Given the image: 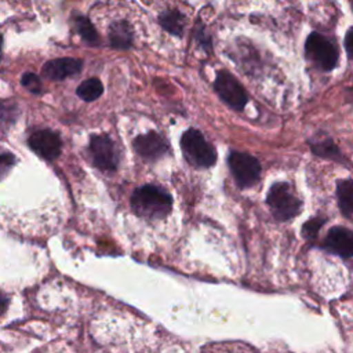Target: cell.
I'll list each match as a JSON object with an SVG mask.
<instances>
[{
    "mask_svg": "<svg viewBox=\"0 0 353 353\" xmlns=\"http://www.w3.org/2000/svg\"><path fill=\"white\" fill-rule=\"evenodd\" d=\"M132 145L135 152L148 161H154L168 152L167 141L156 131L138 135Z\"/></svg>",
    "mask_w": 353,
    "mask_h": 353,
    "instance_id": "9c48e42d",
    "label": "cell"
},
{
    "mask_svg": "<svg viewBox=\"0 0 353 353\" xmlns=\"http://www.w3.org/2000/svg\"><path fill=\"white\" fill-rule=\"evenodd\" d=\"M159 22L164 30H167L171 34L181 36L183 32L185 25V17L178 10H168L160 14Z\"/></svg>",
    "mask_w": 353,
    "mask_h": 353,
    "instance_id": "5bb4252c",
    "label": "cell"
},
{
    "mask_svg": "<svg viewBox=\"0 0 353 353\" xmlns=\"http://www.w3.org/2000/svg\"><path fill=\"white\" fill-rule=\"evenodd\" d=\"M266 200L272 214L279 221L291 219L301 211L302 205L301 200L287 182L273 183L269 189Z\"/></svg>",
    "mask_w": 353,
    "mask_h": 353,
    "instance_id": "3957f363",
    "label": "cell"
},
{
    "mask_svg": "<svg viewBox=\"0 0 353 353\" xmlns=\"http://www.w3.org/2000/svg\"><path fill=\"white\" fill-rule=\"evenodd\" d=\"M181 148L185 159L194 167L208 168L215 164L216 153L204 135L194 128H189L181 138Z\"/></svg>",
    "mask_w": 353,
    "mask_h": 353,
    "instance_id": "7a4b0ae2",
    "label": "cell"
},
{
    "mask_svg": "<svg viewBox=\"0 0 353 353\" xmlns=\"http://www.w3.org/2000/svg\"><path fill=\"white\" fill-rule=\"evenodd\" d=\"M1 44H3V37L0 34V58H1Z\"/></svg>",
    "mask_w": 353,
    "mask_h": 353,
    "instance_id": "cb8c5ba5",
    "label": "cell"
},
{
    "mask_svg": "<svg viewBox=\"0 0 353 353\" xmlns=\"http://www.w3.org/2000/svg\"><path fill=\"white\" fill-rule=\"evenodd\" d=\"M306 58L321 70H332L338 62V50L320 33H310L305 44Z\"/></svg>",
    "mask_w": 353,
    "mask_h": 353,
    "instance_id": "277c9868",
    "label": "cell"
},
{
    "mask_svg": "<svg viewBox=\"0 0 353 353\" xmlns=\"http://www.w3.org/2000/svg\"><path fill=\"white\" fill-rule=\"evenodd\" d=\"M324 247L330 252L342 258L353 256V232L342 226L330 229L324 241Z\"/></svg>",
    "mask_w": 353,
    "mask_h": 353,
    "instance_id": "30bf717a",
    "label": "cell"
},
{
    "mask_svg": "<svg viewBox=\"0 0 353 353\" xmlns=\"http://www.w3.org/2000/svg\"><path fill=\"white\" fill-rule=\"evenodd\" d=\"M74 26H76V30L77 33L80 34V37L88 43V44H97L99 37H98V33L94 28V25L91 23V21L87 18V17H83V15H79L74 18Z\"/></svg>",
    "mask_w": 353,
    "mask_h": 353,
    "instance_id": "2e32d148",
    "label": "cell"
},
{
    "mask_svg": "<svg viewBox=\"0 0 353 353\" xmlns=\"http://www.w3.org/2000/svg\"><path fill=\"white\" fill-rule=\"evenodd\" d=\"M336 197L342 214L353 221V181L342 179L336 183Z\"/></svg>",
    "mask_w": 353,
    "mask_h": 353,
    "instance_id": "4fadbf2b",
    "label": "cell"
},
{
    "mask_svg": "<svg viewBox=\"0 0 353 353\" xmlns=\"http://www.w3.org/2000/svg\"><path fill=\"white\" fill-rule=\"evenodd\" d=\"M8 296L6 295V294H3V292H0V316L7 310V307H8Z\"/></svg>",
    "mask_w": 353,
    "mask_h": 353,
    "instance_id": "603a6c76",
    "label": "cell"
},
{
    "mask_svg": "<svg viewBox=\"0 0 353 353\" xmlns=\"http://www.w3.org/2000/svg\"><path fill=\"white\" fill-rule=\"evenodd\" d=\"M228 164L236 183L240 188H248L255 185L261 176L259 161L248 153L232 152L229 154Z\"/></svg>",
    "mask_w": 353,
    "mask_h": 353,
    "instance_id": "8992f818",
    "label": "cell"
},
{
    "mask_svg": "<svg viewBox=\"0 0 353 353\" xmlns=\"http://www.w3.org/2000/svg\"><path fill=\"white\" fill-rule=\"evenodd\" d=\"M131 207L139 216L160 219L170 214L172 208V197L159 186L145 185L134 190L131 196Z\"/></svg>",
    "mask_w": 353,
    "mask_h": 353,
    "instance_id": "6da1fadb",
    "label": "cell"
},
{
    "mask_svg": "<svg viewBox=\"0 0 353 353\" xmlns=\"http://www.w3.org/2000/svg\"><path fill=\"white\" fill-rule=\"evenodd\" d=\"M312 152L320 157H325V159H332L336 160L341 157L339 149L338 146L331 141V139H324L321 142H316V143H310Z\"/></svg>",
    "mask_w": 353,
    "mask_h": 353,
    "instance_id": "e0dca14e",
    "label": "cell"
},
{
    "mask_svg": "<svg viewBox=\"0 0 353 353\" xmlns=\"http://www.w3.org/2000/svg\"><path fill=\"white\" fill-rule=\"evenodd\" d=\"M109 41L116 50H127L132 44V28L127 21H116L109 26Z\"/></svg>",
    "mask_w": 353,
    "mask_h": 353,
    "instance_id": "7c38bea8",
    "label": "cell"
},
{
    "mask_svg": "<svg viewBox=\"0 0 353 353\" xmlns=\"http://www.w3.org/2000/svg\"><path fill=\"white\" fill-rule=\"evenodd\" d=\"M214 88L218 97L232 109L243 110L247 105L248 95L241 83L232 73L226 70L218 72L214 81Z\"/></svg>",
    "mask_w": 353,
    "mask_h": 353,
    "instance_id": "5b68a950",
    "label": "cell"
},
{
    "mask_svg": "<svg viewBox=\"0 0 353 353\" xmlns=\"http://www.w3.org/2000/svg\"><path fill=\"white\" fill-rule=\"evenodd\" d=\"M103 92V85L101 83L99 79L97 77H91V79H87L84 80L76 90V94L87 101V102H91V101H95L98 99Z\"/></svg>",
    "mask_w": 353,
    "mask_h": 353,
    "instance_id": "9a60e30c",
    "label": "cell"
},
{
    "mask_svg": "<svg viewBox=\"0 0 353 353\" xmlns=\"http://www.w3.org/2000/svg\"><path fill=\"white\" fill-rule=\"evenodd\" d=\"M18 117V108L14 102L0 101V128L10 127Z\"/></svg>",
    "mask_w": 353,
    "mask_h": 353,
    "instance_id": "ac0fdd59",
    "label": "cell"
},
{
    "mask_svg": "<svg viewBox=\"0 0 353 353\" xmlns=\"http://www.w3.org/2000/svg\"><path fill=\"white\" fill-rule=\"evenodd\" d=\"M15 163V157L11 153H0V179H3Z\"/></svg>",
    "mask_w": 353,
    "mask_h": 353,
    "instance_id": "44dd1931",
    "label": "cell"
},
{
    "mask_svg": "<svg viewBox=\"0 0 353 353\" xmlns=\"http://www.w3.org/2000/svg\"><path fill=\"white\" fill-rule=\"evenodd\" d=\"M345 48L347 51V55L353 59V28H350L345 36Z\"/></svg>",
    "mask_w": 353,
    "mask_h": 353,
    "instance_id": "7402d4cb",
    "label": "cell"
},
{
    "mask_svg": "<svg viewBox=\"0 0 353 353\" xmlns=\"http://www.w3.org/2000/svg\"><path fill=\"white\" fill-rule=\"evenodd\" d=\"M21 84L33 94H41V80L34 73H25L21 79Z\"/></svg>",
    "mask_w": 353,
    "mask_h": 353,
    "instance_id": "d6986e66",
    "label": "cell"
},
{
    "mask_svg": "<svg viewBox=\"0 0 353 353\" xmlns=\"http://www.w3.org/2000/svg\"><path fill=\"white\" fill-rule=\"evenodd\" d=\"M90 152L94 164L102 171H114L119 157L113 141L108 135H94L90 141Z\"/></svg>",
    "mask_w": 353,
    "mask_h": 353,
    "instance_id": "52a82bcc",
    "label": "cell"
},
{
    "mask_svg": "<svg viewBox=\"0 0 353 353\" xmlns=\"http://www.w3.org/2000/svg\"><path fill=\"white\" fill-rule=\"evenodd\" d=\"M349 3H350V6H352V8H353V0H349Z\"/></svg>",
    "mask_w": 353,
    "mask_h": 353,
    "instance_id": "d4e9b609",
    "label": "cell"
},
{
    "mask_svg": "<svg viewBox=\"0 0 353 353\" xmlns=\"http://www.w3.org/2000/svg\"><path fill=\"white\" fill-rule=\"evenodd\" d=\"M81 70V61L76 58H57L44 63L41 74L48 80H63Z\"/></svg>",
    "mask_w": 353,
    "mask_h": 353,
    "instance_id": "8fae6325",
    "label": "cell"
},
{
    "mask_svg": "<svg viewBox=\"0 0 353 353\" xmlns=\"http://www.w3.org/2000/svg\"><path fill=\"white\" fill-rule=\"evenodd\" d=\"M324 219L323 218H313L310 221H307L303 228H302V234L306 239H314L320 230V228L323 226Z\"/></svg>",
    "mask_w": 353,
    "mask_h": 353,
    "instance_id": "ffe728a7",
    "label": "cell"
},
{
    "mask_svg": "<svg viewBox=\"0 0 353 353\" xmlns=\"http://www.w3.org/2000/svg\"><path fill=\"white\" fill-rule=\"evenodd\" d=\"M30 149L46 160H55L62 148L61 138L51 130H39L29 137L28 141Z\"/></svg>",
    "mask_w": 353,
    "mask_h": 353,
    "instance_id": "ba28073f",
    "label": "cell"
}]
</instances>
